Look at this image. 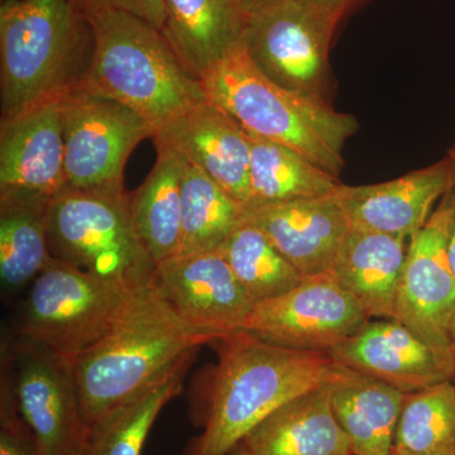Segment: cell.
Masks as SVG:
<instances>
[{
  "mask_svg": "<svg viewBox=\"0 0 455 455\" xmlns=\"http://www.w3.org/2000/svg\"><path fill=\"white\" fill-rule=\"evenodd\" d=\"M218 363L191 412L202 433L181 455H230L269 414L305 392L331 382L341 364L326 352L275 346L245 331L215 340Z\"/></svg>",
  "mask_w": 455,
  "mask_h": 455,
  "instance_id": "cell-1",
  "label": "cell"
},
{
  "mask_svg": "<svg viewBox=\"0 0 455 455\" xmlns=\"http://www.w3.org/2000/svg\"><path fill=\"white\" fill-rule=\"evenodd\" d=\"M214 341L188 328L152 281L137 289L108 333L74 361L89 429L146 390L180 359Z\"/></svg>",
  "mask_w": 455,
  "mask_h": 455,
  "instance_id": "cell-2",
  "label": "cell"
},
{
  "mask_svg": "<svg viewBox=\"0 0 455 455\" xmlns=\"http://www.w3.org/2000/svg\"><path fill=\"white\" fill-rule=\"evenodd\" d=\"M94 33L73 0H4L0 8V107L16 116L85 82Z\"/></svg>",
  "mask_w": 455,
  "mask_h": 455,
  "instance_id": "cell-3",
  "label": "cell"
},
{
  "mask_svg": "<svg viewBox=\"0 0 455 455\" xmlns=\"http://www.w3.org/2000/svg\"><path fill=\"white\" fill-rule=\"evenodd\" d=\"M206 98L244 131L289 147L331 175L343 169L344 145L358 124L324 99L291 92L253 64L243 42L202 79Z\"/></svg>",
  "mask_w": 455,
  "mask_h": 455,
  "instance_id": "cell-4",
  "label": "cell"
},
{
  "mask_svg": "<svg viewBox=\"0 0 455 455\" xmlns=\"http://www.w3.org/2000/svg\"><path fill=\"white\" fill-rule=\"evenodd\" d=\"M88 18L94 53L84 84L130 107L157 130L188 108L208 100L202 80L180 61L160 29L107 11Z\"/></svg>",
  "mask_w": 455,
  "mask_h": 455,
  "instance_id": "cell-5",
  "label": "cell"
},
{
  "mask_svg": "<svg viewBox=\"0 0 455 455\" xmlns=\"http://www.w3.org/2000/svg\"><path fill=\"white\" fill-rule=\"evenodd\" d=\"M53 259L132 290L146 286L156 265L132 226L130 194L66 188L51 202Z\"/></svg>",
  "mask_w": 455,
  "mask_h": 455,
  "instance_id": "cell-6",
  "label": "cell"
},
{
  "mask_svg": "<svg viewBox=\"0 0 455 455\" xmlns=\"http://www.w3.org/2000/svg\"><path fill=\"white\" fill-rule=\"evenodd\" d=\"M0 400L31 431L38 455H83L90 429L73 359L16 331L3 341Z\"/></svg>",
  "mask_w": 455,
  "mask_h": 455,
  "instance_id": "cell-7",
  "label": "cell"
},
{
  "mask_svg": "<svg viewBox=\"0 0 455 455\" xmlns=\"http://www.w3.org/2000/svg\"><path fill=\"white\" fill-rule=\"evenodd\" d=\"M136 290L52 259L31 284L17 333L75 361L108 333Z\"/></svg>",
  "mask_w": 455,
  "mask_h": 455,
  "instance_id": "cell-8",
  "label": "cell"
},
{
  "mask_svg": "<svg viewBox=\"0 0 455 455\" xmlns=\"http://www.w3.org/2000/svg\"><path fill=\"white\" fill-rule=\"evenodd\" d=\"M348 12L315 0H281L248 18L243 46L253 64L283 88L322 98L335 29Z\"/></svg>",
  "mask_w": 455,
  "mask_h": 455,
  "instance_id": "cell-9",
  "label": "cell"
},
{
  "mask_svg": "<svg viewBox=\"0 0 455 455\" xmlns=\"http://www.w3.org/2000/svg\"><path fill=\"white\" fill-rule=\"evenodd\" d=\"M60 100L66 188L125 193V164L143 140L152 139V125L130 107L84 83L68 89Z\"/></svg>",
  "mask_w": 455,
  "mask_h": 455,
  "instance_id": "cell-10",
  "label": "cell"
},
{
  "mask_svg": "<svg viewBox=\"0 0 455 455\" xmlns=\"http://www.w3.org/2000/svg\"><path fill=\"white\" fill-rule=\"evenodd\" d=\"M368 320L329 272L307 277L291 291L254 304L243 331L283 348L328 352Z\"/></svg>",
  "mask_w": 455,
  "mask_h": 455,
  "instance_id": "cell-11",
  "label": "cell"
},
{
  "mask_svg": "<svg viewBox=\"0 0 455 455\" xmlns=\"http://www.w3.org/2000/svg\"><path fill=\"white\" fill-rule=\"evenodd\" d=\"M453 190L411 236L395 316L451 362H455L449 337L455 310V274L449 259L448 238Z\"/></svg>",
  "mask_w": 455,
  "mask_h": 455,
  "instance_id": "cell-12",
  "label": "cell"
},
{
  "mask_svg": "<svg viewBox=\"0 0 455 455\" xmlns=\"http://www.w3.org/2000/svg\"><path fill=\"white\" fill-rule=\"evenodd\" d=\"M152 283L188 328L214 340L243 331L254 307L218 251L164 260Z\"/></svg>",
  "mask_w": 455,
  "mask_h": 455,
  "instance_id": "cell-13",
  "label": "cell"
},
{
  "mask_svg": "<svg viewBox=\"0 0 455 455\" xmlns=\"http://www.w3.org/2000/svg\"><path fill=\"white\" fill-rule=\"evenodd\" d=\"M156 147L181 156L245 206L251 202L247 131L211 100L188 108L152 134Z\"/></svg>",
  "mask_w": 455,
  "mask_h": 455,
  "instance_id": "cell-14",
  "label": "cell"
},
{
  "mask_svg": "<svg viewBox=\"0 0 455 455\" xmlns=\"http://www.w3.org/2000/svg\"><path fill=\"white\" fill-rule=\"evenodd\" d=\"M326 353L341 366L374 377L405 394L451 381L455 374V362L442 357L395 319L368 320L357 333Z\"/></svg>",
  "mask_w": 455,
  "mask_h": 455,
  "instance_id": "cell-15",
  "label": "cell"
},
{
  "mask_svg": "<svg viewBox=\"0 0 455 455\" xmlns=\"http://www.w3.org/2000/svg\"><path fill=\"white\" fill-rule=\"evenodd\" d=\"M455 188L451 158L381 184L347 187L333 196L350 228L411 238L429 220L434 204Z\"/></svg>",
  "mask_w": 455,
  "mask_h": 455,
  "instance_id": "cell-16",
  "label": "cell"
},
{
  "mask_svg": "<svg viewBox=\"0 0 455 455\" xmlns=\"http://www.w3.org/2000/svg\"><path fill=\"white\" fill-rule=\"evenodd\" d=\"M243 215L305 278L331 272L350 229L348 218L333 194L293 202L248 204Z\"/></svg>",
  "mask_w": 455,
  "mask_h": 455,
  "instance_id": "cell-17",
  "label": "cell"
},
{
  "mask_svg": "<svg viewBox=\"0 0 455 455\" xmlns=\"http://www.w3.org/2000/svg\"><path fill=\"white\" fill-rule=\"evenodd\" d=\"M61 97V95H60ZM47 99L0 122V190L55 197L66 188L61 100Z\"/></svg>",
  "mask_w": 455,
  "mask_h": 455,
  "instance_id": "cell-18",
  "label": "cell"
},
{
  "mask_svg": "<svg viewBox=\"0 0 455 455\" xmlns=\"http://www.w3.org/2000/svg\"><path fill=\"white\" fill-rule=\"evenodd\" d=\"M331 383L278 407L235 451L252 455H353L331 407Z\"/></svg>",
  "mask_w": 455,
  "mask_h": 455,
  "instance_id": "cell-19",
  "label": "cell"
},
{
  "mask_svg": "<svg viewBox=\"0 0 455 455\" xmlns=\"http://www.w3.org/2000/svg\"><path fill=\"white\" fill-rule=\"evenodd\" d=\"M406 238L350 228L331 269V276L368 317L395 319L407 256Z\"/></svg>",
  "mask_w": 455,
  "mask_h": 455,
  "instance_id": "cell-20",
  "label": "cell"
},
{
  "mask_svg": "<svg viewBox=\"0 0 455 455\" xmlns=\"http://www.w3.org/2000/svg\"><path fill=\"white\" fill-rule=\"evenodd\" d=\"M163 35L200 80L243 42L245 17L235 0H164Z\"/></svg>",
  "mask_w": 455,
  "mask_h": 455,
  "instance_id": "cell-21",
  "label": "cell"
},
{
  "mask_svg": "<svg viewBox=\"0 0 455 455\" xmlns=\"http://www.w3.org/2000/svg\"><path fill=\"white\" fill-rule=\"evenodd\" d=\"M405 397V392L387 383L341 367L331 383V401L353 455H392Z\"/></svg>",
  "mask_w": 455,
  "mask_h": 455,
  "instance_id": "cell-22",
  "label": "cell"
},
{
  "mask_svg": "<svg viewBox=\"0 0 455 455\" xmlns=\"http://www.w3.org/2000/svg\"><path fill=\"white\" fill-rule=\"evenodd\" d=\"M53 197L0 190V281L5 292L32 283L49 266V220Z\"/></svg>",
  "mask_w": 455,
  "mask_h": 455,
  "instance_id": "cell-23",
  "label": "cell"
},
{
  "mask_svg": "<svg viewBox=\"0 0 455 455\" xmlns=\"http://www.w3.org/2000/svg\"><path fill=\"white\" fill-rule=\"evenodd\" d=\"M154 169L130 194L132 226L155 265L179 256L181 250V182L187 160L156 147Z\"/></svg>",
  "mask_w": 455,
  "mask_h": 455,
  "instance_id": "cell-24",
  "label": "cell"
},
{
  "mask_svg": "<svg viewBox=\"0 0 455 455\" xmlns=\"http://www.w3.org/2000/svg\"><path fill=\"white\" fill-rule=\"evenodd\" d=\"M196 352L180 359L137 396L92 425L83 455H140L158 415L184 388L185 373Z\"/></svg>",
  "mask_w": 455,
  "mask_h": 455,
  "instance_id": "cell-25",
  "label": "cell"
},
{
  "mask_svg": "<svg viewBox=\"0 0 455 455\" xmlns=\"http://www.w3.org/2000/svg\"><path fill=\"white\" fill-rule=\"evenodd\" d=\"M248 137L251 145V202L248 204L329 196L341 184L337 176L289 147L251 133Z\"/></svg>",
  "mask_w": 455,
  "mask_h": 455,
  "instance_id": "cell-26",
  "label": "cell"
},
{
  "mask_svg": "<svg viewBox=\"0 0 455 455\" xmlns=\"http://www.w3.org/2000/svg\"><path fill=\"white\" fill-rule=\"evenodd\" d=\"M243 221V205L187 161L181 182L180 254L220 250Z\"/></svg>",
  "mask_w": 455,
  "mask_h": 455,
  "instance_id": "cell-27",
  "label": "cell"
},
{
  "mask_svg": "<svg viewBox=\"0 0 455 455\" xmlns=\"http://www.w3.org/2000/svg\"><path fill=\"white\" fill-rule=\"evenodd\" d=\"M218 252L253 304L291 291L305 277L253 224L243 221Z\"/></svg>",
  "mask_w": 455,
  "mask_h": 455,
  "instance_id": "cell-28",
  "label": "cell"
},
{
  "mask_svg": "<svg viewBox=\"0 0 455 455\" xmlns=\"http://www.w3.org/2000/svg\"><path fill=\"white\" fill-rule=\"evenodd\" d=\"M455 455V386L438 383L406 394L392 454Z\"/></svg>",
  "mask_w": 455,
  "mask_h": 455,
  "instance_id": "cell-29",
  "label": "cell"
},
{
  "mask_svg": "<svg viewBox=\"0 0 455 455\" xmlns=\"http://www.w3.org/2000/svg\"><path fill=\"white\" fill-rule=\"evenodd\" d=\"M73 3L85 17L107 11L125 12L146 20L160 31L164 29V0H73Z\"/></svg>",
  "mask_w": 455,
  "mask_h": 455,
  "instance_id": "cell-30",
  "label": "cell"
},
{
  "mask_svg": "<svg viewBox=\"0 0 455 455\" xmlns=\"http://www.w3.org/2000/svg\"><path fill=\"white\" fill-rule=\"evenodd\" d=\"M0 455H38L31 431L7 401L0 400Z\"/></svg>",
  "mask_w": 455,
  "mask_h": 455,
  "instance_id": "cell-31",
  "label": "cell"
},
{
  "mask_svg": "<svg viewBox=\"0 0 455 455\" xmlns=\"http://www.w3.org/2000/svg\"><path fill=\"white\" fill-rule=\"evenodd\" d=\"M235 2L242 13H243L245 20H248V18L254 16V14H259L260 12L265 11V9L272 7V5L276 4L281 0H235Z\"/></svg>",
  "mask_w": 455,
  "mask_h": 455,
  "instance_id": "cell-32",
  "label": "cell"
},
{
  "mask_svg": "<svg viewBox=\"0 0 455 455\" xmlns=\"http://www.w3.org/2000/svg\"><path fill=\"white\" fill-rule=\"evenodd\" d=\"M448 254L455 274V188L453 190V214H451V229H449Z\"/></svg>",
  "mask_w": 455,
  "mask_h": 455,
  "instance_id": "cell-33",
  "label": "cell"
},
{
  "mask_svg": "<svg viewBox=\"0 0 455 455\" xmlns=\"http://www.w3.org/2000/svg\"><path fill=\"white\" fill-rule=\"evenodd\" d=\"M315 2L329 3V4L339 5L343 7L347 12H350V9L355 8V5L361 4L364 0H315Z\"/></svg>",
  "mask_w": 455,
  "mask_h": 455,
  "instance_id": "cell-34",
  "label": "cell"
},
{
  "mask_svg": "<svg viewBox=\"0 0 455 455\" xmlns=\"http://www.w3.org/2000/svg\"><path fill=\"white\" fill-rule=\"evenodd\" d=\"M449 337H451V348H453L455 355V310L453 317H451V328H449Z\"/></svg>",
  "mask_w": 455,
  "mask_h": 455,
  "instance_id": "cell-35",
  "label": "cell"
},
{
  "mask_svg": "<svg viewBox=\"0 0 455 455\" xmlns=\"http://www.w3.org/2000/svg\"><path fill=\"white\" fill-rule=\"evenodd\" d=\"M448 157L451 158V163H453L454 171H455V147L449 151Z\"/></svg>",
  "mask_w": 455,
  "mask_h": 455,
  "instance_id": "cell-36",
  "label": "cell"
},
{
  "mask_svg": "<svg viewBox=\"0 0 455 455\" xmlns=\"http://www.w3.org/2000/svg\"><path fill=\"white\" fill-rule=\"evenodd\" d=\"M230 455H252V454H250V453H247V451H239V449H236V451H232V454H230Z\"/></svg>",
  "mask_w": 455,
  "mask_h": 455,
  "instance_id": "cell-37",
  "label": "cell"
},
{
  "mask_svg": "<svg viewBox=\"0 0 455 455\" xmlns=\"http://www.w3.org/2000/svg\"><path fill=\"white\" fill-rule=\"evenodd\" d=\"M392 455H406V454H396V453H394Z\"/></svg>",
  "mask_w": 455,
  "mask_h": 455,
  "instance_id": "cell-38",
  "label": "cell"
}]
</instances>
